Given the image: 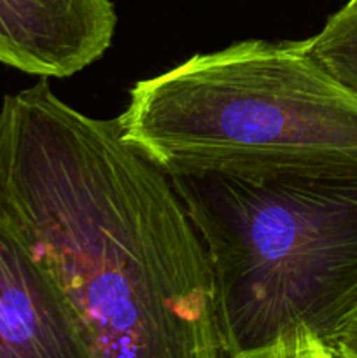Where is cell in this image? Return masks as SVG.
I'll list each match as a JSON object with an SVG mask.
<instances>
[{"instance_id":"7","label":"cell","mask_w":357,"mask_h":358,"mask_svg":"<svg viewBox=\"0 0 357 358\" xmlns=\"http://www.w3.org/2000/svg\"><path fill=\"white\" fill-rule=\"evenodd\" d=\"M331 352L336 358H357V308L332 339Z\"/></svg>"},{"instance_id":"3","label":"cell","mask_w":357,"mask_h":358,"mask_svg":"<svg viewBox=\"0 0 357 358\" xmlns=\"http://www.w3.org/2000/svg\"><path fill=\"white\" fill-rule=\"evenodd\" d=\"M121 138L164 173L357 156V100L304 41H244L130 90Z\"/></svg>"},{"instance_id":"1","label":"cell","mask_w":357,"mask_h":358,"mask_svg":"<svg viewBox=\"0 0 357 358\" xmlns=\"http://www.w3.org/2000/svg\"><path fill=\"white\" fill-rule=\"evenodd\" d=\"M0 219L62 290L91 358H226L206 252L170 178L44 77L0 107Z\"/></svg>"},{"instance_id":"6","label":"cell","mask_w":357,"mask_h":358,"mask_svg":"<svg viewBox=\"0 0 357 358\" xmlns=\"http://www.w3.org/2000/svg\"><path fill=\"white\" fill-rule=\"evenodd\" d=\"M304 44L315 63L357 100V7L346 3Z\"/></svg>"},{"instance_id":"4","label":"cell","mask_w":357,"mask_h":358,"mask_svg":"<svg viewBox=\"0 0 357 358\" xmlns=\"http://www.w3.org/2000/svg\"><path fill=\"white\" fill-rule=\"evenodd\" d=\"M115 23L111 0H0V63L70 77L104 56Z\"/></svg>"},{"instance_id":"5","label":"cell","mask_w":357,"mask_h":358,"mask_svg":"<svg viewBox=\"0 0 357 358\" xmlns=\"http://www.w3.org/2000/svg\"><path fill=\"white\" fill-rule=\"evenodd\" d=\"M0 358H91L79 322L62 290L4 219Z\"/></svg>"},{"instance_id":"8","label":"cell","mask_w":357,"mask_h":358,"mask_svg":"<svg viewBox=\"0 0 357 358\" xmlns=\"http://www.w3.org/2000/svg\"><path fill=\"white\" fill-rule=\"evenodd\" d=\"M279 358H336L335 353L322 345L321 341L312 338H303L286 353H282Z\"/></svg>"},{"instance_id":"2","label":"cell","mask_w":357,"mask_h":358,"mask_svg":"<svg viewBox=\"0 0 357 358\" xmlns=\"http://www.w3.org/2000/svg\"><path fill=\"white\" fill-rule=\"evenodd\" d=\"M167 177L206 252L226 358L331 350L357 308V156Z\"/></svg>"},{"instance_id":"9","label":"cell","mask_w":357,"mask_h":358,"mask_svg":"<svg viewBox=\"0 0 357 358\" xmlns=\"http://www.w3.org/2000/svg\"><path fill=\"white\" fill-rule=\"evenodd\" d=\"M349 3H350V6H356L357 7V0H349Z\"/></svg>"}]
</instances>
